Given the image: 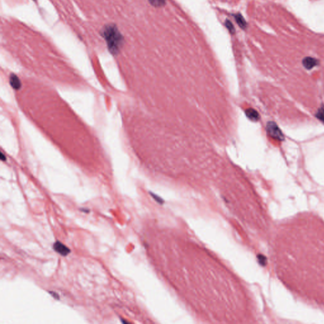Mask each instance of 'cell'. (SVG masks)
<instances>
[{
  "instance_id": "1",
  "label": "cell",
  "mask_w": 324,
  "mask_h": 324,
  "mask_svg": "<svg viewBox=\"0 0 324 324\" xmlns=\"http://www.w3.org/2000/svg\"><path fill=\"white\" fill-rule=\"evenodd\" d=\"M101 35L106 41L108 49L113 55H117L123 46L124 39L117 25H106L101 31Z\"/></svg>"
},
{
  "instance_id": "2",
  "label": "cell",
  "mask_w": 324,
  "mask_h": 324,
  "mask_svg": "<svg viewBox=\"0 0 324 324\" xmlns=\"http://www.w3.org/2000/svg\"><path fill=\"white\" fill-rule=\"evenodd\" d=\"M266 130L272 138L279 141H283L284 140V135L276 122L272 121L269 122L266 127Z\"/></svg>"
},
{
  "instance_id": "3",
  "label": "cell",
  "mask_w": 324,
  "mask_h": 324,
  "mask_svg": "<svg viewBox=\"0 0 324 324\" xmlns=\"http://www.w3.org/2000/svg\"><path fill=\"white\" fill-rule=\"evenodd\" d=\"M53 249L57 253L63 256H66L70 254L71 252L70 249L63 243L59 241H56L54 242L53 245Z\"/></svg>"
},
{
  "instance_id": "4",
  "label": "cell",
  "mask_w": 324,
  "mask_h": 324,
  "mask_svg": "<svg viewBox=\"0 0 324 324\" xmlns=\"http://www.w3.org/2000/svg\"><path fill=\"white\" fill-rule=\"evenodd\" d=\"M319 62L312 57H306L303 60V65L305 68L308 70H310L313 67L318 65Z\"/></svg>"
},
{
  "instance_id": "5",
  "label": "cell",
  "mask_w": 324,
  "mask_h": 324,
  "mask_svg": "<svg viewBox=\"0 0 324 324\" xmlns=\"http://www.w3.org/2000/svg\"><path fill=\"white\" fill-rule=\"evenodd\" d=\"M246 115L249 120L253 122H257L260 119V115L253 109H247L246 110Z\"/></svg>"
},
{
  "instance_id": "6",
  "label": "cell",
  "mask_w": 324,
  "mask_h": 324,
  "mask_svg": "<svg viewBox=\"0 0 324 324\" xmlns=\"http://www.w3.org/2000/svg\"><path fill=\"white\" fill-rule=\"evenodd\" d=\"M234 17H235V19L236 20V22H237V24H238V25L241 28H242V29H245V28L247 27V23H246L245 19L244 18V17H242V15H241V14L237 13V14H236V15H235Z\"/></svg>"
},
{
  "instance_id": "7",
  "label": "cell",
  "mask_w": 324,
  "mask_h": 324,
  "mask_svg": "<svg viewBox=\"0 0 324 324\" xmlns=\"http://www.w3.org/2000/svg\"><path fill=\"white\" fill-rule=\"evenodd\" d=\"M10 82L14 89H19L20 87V82L18 77L15 75H11L10 77Z\"/></svg>"
},
{
  "instance_id": "8",
  "label": "cell",
  "mask_w": 324,
  "mask_h": 324,
  "mask_svg": "<svg viewBox=\"0 0 324 324\" xmlns=\"http://www.w3.org/2000/svg\"><path fill=\"white\" fill-rule=\"evenodd\" d=\"M315 117L324 124V105H322L319 108L315 114Z\"/></svg>"
},
{
  "instance_id": "9",
  "label": "cell",
  "mask_w": 324,
  "mask_h": 324,
  "mask_svg": "<svg viewBox=\"0 0 324 324\" xmlns=\"http://www.w3.org/2000/svg\"><path fill=\"white\" fill-rule=\"evenodd\" d=\"M149 3L155 7H161L165 4V0H148Z\"/></svg>"
},
{
  "instance_id": "10",
  "label": "cell",
  "mask_w": 324,
  "mask_h": 324,
  "mask_svg": "<svg viewBox=\"0 0 324 324\" xmlns=\"http://www.w3.org/2000/svg\"><path fill=\"white\" fill-rule=\"evenodd\" d=\"M225 26L230 34H235V28L231 22H230L229 20H227L225 22Z\"/></svg>"
},
{
  "instance_id": "11",
  "label": "cell",
  "mask_w": 324,
  "mask_h": 324,
  "mask_svg": "<svg viewBox=\"0 0 324 324\" xmlns=\"http://www.w3.org/2000/svg\"><path fill=\"white\" fill-rule=\"evenodd\" d=\"M257 258H258V261L259 263H260L261 265L265 266L266 265H267V258H266L265 256L262 255H258Z\"/></svg>"
},
{
  "instance_id": "12",
  "label": "cell",
  "mask_w": 324,
  "mask_h": 324,
  "mask_svg": "<svg viewBox=\"0 0 324 324\" xmlns=\"http://www.w3.org/2000/svg\"><path fill=\"white\" fill-rule=\"evenodd\" d=\"M152 196L153 197V198H154L156 200V201H157V202H158V203H163V200H162L160 198H159L158 196H156L155 194H152Z\"/></svg>"
},
{
  "instance_id": "13",
  "label": "cell",
  "mask_w": 324,
  "mask_h": 324,
  "mask_svg": "<svg viewBox=\"0 0 324 324\" xmlns=\"http://www.w3.org/2000/svg\"><path fill=\"white\" fill-rule=\"evenodd\" d=\"M33 1H34V2H35V1H36V0H33Z\"/></svg>"
}]
</instances>
